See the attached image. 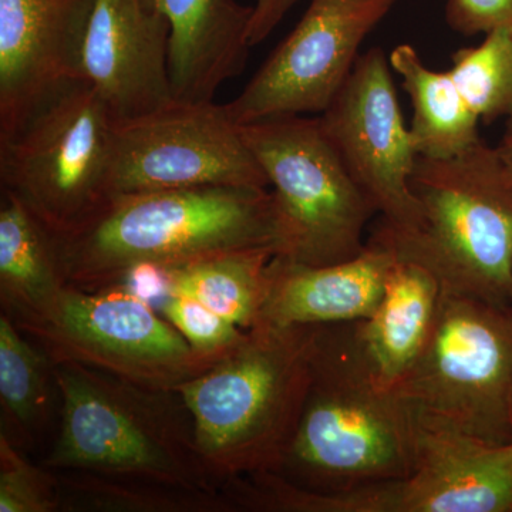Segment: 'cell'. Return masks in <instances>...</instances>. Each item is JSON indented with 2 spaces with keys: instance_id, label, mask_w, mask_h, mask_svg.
Returning a JSON list of instances; mask_svg holds the SVG:
<instances>
[{
  "instance_id": "cell-1",
  "label": "cell",
  "mask_w": 512,
  "mask_h": 512,
  "mask_svg": "<svg viewBox=\"0 0 512 512\" xmlns=\"http://www.w3.org/2000/svg\"><path fill=\"white\" fill-rule=\"evenodd\" d=\"M57 241L66 285L97 291L225 252L278 255L279 225L268 188H178L111 195L92 220Z\"/></svg>"
},
{
  "instance_id": "cell-2",
  "label": "cell",
  "mask_w": 512,
  "mask_h": 512,
  "mask_svg": "<svg viewBox=\"0 0 512 512\" xmlns=\"http://www.w3.org/2000/svg\"><path fill=\"white\" fill-rule=\"evenodd\" d=\"M414 430V407L377 382L356 322L320 325L298 426L275 473L318 493L404 480Z\"/></svg>"
},
{
  "instance_id": "cell-3",
  "label": "cell",
  "mask_w": 512,
  "mask_h": 512,
  "mask_svg": "<svg viewBox=\"0 0 512 512\" xmlns=\"http://www.w3.org/2000/svg\"><path fill=\"white\" fill-rule=\"evenodd\" d=\"M318 329L258 323L210 369L175 387L202 461L221 487L281 466L305 402Z\"/></svg>"
},
{
  "instance_id": "cell-4",
  "label": "cell",
  "mask_w": 512,
  "mask_h": 512,
  "mask_svg": "<svg viewBox=\"0 0 512 512\" xmlns=\"http://www.w3.org/2000/svg\"><path fill=\"white\" fill-rule=\"evenodd\" d=\"M53 373L60 424L43 466L222 491L202 461L180 394L148 389L77 363H55Z\"/></svg>"
},
{
  "instance_id": "cell-5",
  "label": "cell",
  "mask_w": 512,
  "mask_h": 512,
  "mask_svg": "<svg viewBox=\"0 0 512 512\" xmlns=\"http://www.w3.org/2000/svg\"><path fill=\"white\" fill-rule=\"evenodd\" d=\"M410 190L419 227L369 241L436 276L444 292L512 303V173L500 150L478 141L451 158L417 156Z\"/></svg>"
},
{
  "instance_id": "cell-6",
  "label": "cell",
  "mask_w": 512,
  "mask_h": 512,
  "mask_svg": "<svg viewBox=\"0 0 512 512\" xmlns=\"http://www.w3.org/2000/svg\"><path fill=\"white\" fill-rule=\"evenodd\" d=\"M117 124L99 92L74 77L0 137V184L47 227L70 234L111 195Z\"/></svg>"
},
{
  "instance_id": "cell-7",
  "label": "cell",
  "mask_w": 512,
  "mask_h": 512,
  "mask_svg": "<svg viewBox=\"0 0 512 512\" xmlns=\"http://www.w3.org/2000/svg\"><path fill=\"white\" fill-rule=\"evenodd\" d=\"M268 178L279 225L278 255L296 264L348 261L366 248L377 214L350 177L319 117H278L241 126Z\"/></svg>"
},
{
  "instance_id": "cell-8",
  "label": "cell",
  "mask_w": 512,
  "mask_h": 512,
  "mask_svg": "<svg viewBox=\"0 0 512 512\" xmlns=\"http://www.w3.org/2000/svg\"><path fill=\"white\" fill-rule=\"evenodd\" d=\"M396 390L476 439L512 443V303L443 291L426 349Z\"/></svg>"
},
{
  "instance_id": "cell-9",
  "label": "cell",
  "mask_w": 512,
  "mask_h": 512,
  "mask_svg": "<svg viewBox=\"0 0 512 512\" xmlns=\"http://www.w3.org/2000/svg\"><path fill=\"white\" fill-rule=\"evenodd\" d=\"M15 323L53 363H77L148 389L175 390L222 357L195 352L150 301L124 285H66L45 311Z\"/></svg>"
},
{
  "instance_id": "cell-10",
  "label": "cell",
  "mask_w": 512,
  "mask_h": 512,
  "mask_svg": "<svg viewBox=\"0 0 512 512\" xmlns=\"http://www.w3.org/2000/svg\"><path fill=\"white\" fill-rule=\"evenodd\" d=\"M195 187H269L225 104L174 100L117 124L113 195Z\"/></svg>"
},
{
  "instance_id": "cell-11",
  "label": "cell",
  "mask_w": 512,
  "mask_h": 512,
  "mask_svg": "<svg viewBox=\"0 0 512 512\" xmlns=\"http://www.w3.org/2000/svg\"><path fill=\"white\" fill-rule=\"evenodd\" d=\"M399 0H312L295 29L225 104L239 126L328 110L363 40Z\"/></svg>"
},
{
  "instance_id": "cell-12",
  "label": "cell",
  "mask_w": 512,
  "mask_h": 512,
  "mask_svg": "<svg viewBox=\"0 0 512 512\" xmlns=\"http://www.w3.org/2000/svg\"><path fill=\"white\" fill-rule=\"evenodd\" d=\"M390 69L382 49L367 50L319 120L350 177L382 215L380 227L403 234L420 224L410 190L417 153Z\"/></svg>"
},
{
  "instance_id": "cell-13",
  "label": "cell",
  "mask_w": 512,
  "mask_h": 512,
  "mask_svg": "<svg viewBox=\"0 0 512 512\" xmlns=\"http://www.w3.org/2000/svg\"><path fill=\"white\" fill-rule=\"evenodd\" d=\"M170 25L148 0H96L77 77L92 84L119 123L174 101Z\"/></svg>"
},
{
  "instance_id": "cell-14",
  "label": "cell",
  "mask_w": 512,
  "mask_h": 512,
  "mask_svg": "<svg viewBox=\"0 0 512 512\" xmlns=\"http://www.w3.org/2000/svg\"><path fill=\"white\" fill-rule=\"evenodd\" d=\"M96 0H0V137L77 77Z\"/></svg>"
},
{
  "instance_id": "cell-15",
  "label": "cell",
  "mask_w": 512,
  "mask_h": 512,
  "mask_svg": "<svg viewBox=\"0 0 512 512\" xmlns=\"http://www.w3.org/2000/svg\"><path fill=\"white\" fill-rule=\"evenodd\" d=\"M414 412V463L400 484L402 512H512V443H487Z\"/></svg>"
},
{
  "instance_id": "cell-16",
  "label": "cell",
  "mask_w": 512,
  "mask_h": 512,
  "mask_svg": "<svg viewBox=\"0 0 512 512\" xmlns=\"http://www.w3.org/2000/svg\"><path fill=\"white\" fill-rule=\"evenodd\" d=\"M396 256L367 241L348 261L303 265L274 256L269 291L259 323L282 326L333 325L372 316L382 299Z\"/></svg>"
},
{
  "instance_id": "cell-17",
  "label": "cell",
  "mask_w": 512,
  "mask_h": 512,
  "mask_svg": "<svg viewBox=\"0 0 512 512\" xmlns=\"http://www.w3.org/2000/svg\"><path fill=\"white\" fill-rule=\"evenodd\" d=\"M170 25L175 100L211 101L247 64L254 6L235 0H148Z\"/></svg>"
},
{
  "instance_id": "cell-18",
  "label": "cell",
  "mask_w": 512,
  "mask_h": 512,
  "mask_svg": "<svg viewBox=\"0 0 512 512\" xmlns=\"http://www.w3.org/2000/svg\"><path fill=\"white\" fill-rule=\"evenodd\" d=\"M441 293L429 269L396 258L376 311L356 322L363 355L377 382L387 389H396L423 355Z\"/></svg>"
},
{
  "instance_id": "cell-19",
  "label": "cell",
  "mask_w": 512,
  "mask_h": 512,
  "mask_svg": "<svg viewBox=\"0 0 512 512\" xmlns=\"http://www.w3.org/2000/svg\"><path fill=\"white\" fill-rule=\"evenodd\" d=\"M66 286L57 234L12 192L0 198V302L19 322L49 308Z\"/></svg>"
},
{
  "instance_id": "cell-20",
  "label": "cell",
  "mask_w": 512,
  "mask_h": 512,
  "mask_svg": "<svg viewBox=\"0 0 512 512\" xmlns=\"http://www.w3.org/2000/svg\"><path fill=\"white\" fill-rule=\"evenodd\" d=\"M272 249H242L198 259L164 271L144 272L143 282L165 295L197 299L222 318L248 330L258 325L269 291Z\"/></svg>"
},
{
  "instance_id": "cell-21",
  "label": "cell",
  "mask_w": 512,
  "mask_h": 512,
  "mask_svg": "<svg viewBox=\"0 0 512 512\" xmlns=\"http://www.w3.org/2000/svg\"><path fill=\"white\" fill-rule=\"evenodd\" d=\"M389 62L402 77L403 89L412 100L409 130L417 156L456 157L481 140L480 119L450 73L431 70L407 43L394 47Z\"/></svg>"
},
{
  "instance_id": "cell-22",
  "label": "cell",
  "mask_w": 512,
  "mask_h": 512,
  "mask_svg": "<svg viewBox=\"0 0 512 512\" xmlns=\"http://www.w3.org/2000/svg\"><path fill=\"white\" fill-rule=\"evenodd\" d=\"M52 362L18 328L8 313L0 315V404L2 429L16 446L35 443L52 414L57 384Z\"/></svg>"
},
{
  "instance_id": "cell-23",
  "label": "cell",
  "mask_w": 512,
  "mask_h": 512,
  "mask_svg": "<svg viewBox=\"0 0 512 512\" xmlns=\"http://www.w3.org/2000/svg\"><path fill=\"white\" fill-rule=\"evenodd\" d=\"M60 512H235L222 491L55 471Z\"/></svg>"
},
{
  "instance_id": "cell-24",
  "label": "cell",
  "mask_w": 512,
  "mask_h": 512,
  "mask_svg": "<svg viewBox=\"0 0 512 512\" xmlns=\"http://www.w3.org/2000/svg\"><path fill=\"white\" fill-rule=\"evenodd\" d=\"M400 483L402 480L340 493H318L264 471L231 478L222 485V493L235 512H400Z\"/></svg>"
},
{
  "instance_id": "cell-25",
  "label": "cell",
  "mask_w": 512,
  "mask_h": 512,
  "mask_svg": "<svg viewBox=\"0 0 512 512\" xmlns=\"http://www.w3.org/2000/svg\"><path fill=\"white\" fill-rule=\"evenodd\" d=\"M468 106L484 123L512 117V35L495 30L484 42L453 55L448 70Z\"/></svg>"
},
{
  "instance_id": "cell-26",
  "label": "cell",
  "mask_w": 512,
  "mask_h": 512,
  "mask_svg": "<svg viewBox=\"0 0 512 512\" xmlns=\"http://www.w3.org/2000/svg\"><path fill=\"white\" fill-rule=\"evenodd\" d=\"M55 471L33 464L0 433V512H60Z\"/></svg>"
},
{
  "instance_id": "cell-27",
  "label": "cell",
  "mask_w": 512,
  "mask_h": 512,
  "mask_svg": "<svg viewBox=\"0 0 512 512\" xmlns=\"http://www.w3.org/2000/svg\"><path fill=\"white\" fill-rule=\"evenodd\" d=\"M157 311L195 352L205 356H224L245 332L190 296L165 295L158 301Z\"/></svg>"
},
{
  "instance_id": "cell-28",
  "label": "cell",
  "mask_w": 512,
  "mask_h": 512,
  "mask_svg": "<svg viewBox=\"0 0 512 512\" xmlns=\"http://www.w3.org/2000/svg\"><path fill=\"white\" fill-rule=\"evenodd\" d=\"M451 29L463 35L507 30L512 35V0H447Z\"/></svg>"
},
{
  "instance_id": "cell-29",
  "label": "cell",
  "mask_w": 512,
  "mask_h": 512,
  "mask_svg": "<svg viewBox=\"0 0 512 512\" xmlns=\"http://www.w3.org/2000/svg\"><path fill=\"white\" fill-rule=\"evenodd\" d=\"M298 2L299 0H256L249 28V45L252 47L264 42Z\"/></svg>"
},
{
  "instance_id": "cell-30",
  "label": "cell",
  "mask_w": 512,
  "mask_h": 512,
  "mask_svg": "<svg viewBox=\"0 0 512 512\" xmlns=\"http://www.w3.org/2000/svg\"><path fill=\"white\" fill-rule=\"evenodd\" d=\"M498 150H500L501 156H503L505 163H507L512 173V131H505L503 141L498 146Z\"/></svg>"
},
{
  "instance_id": "cell-31",
  "label": "cell",
  "mask_w": 512,
  "mask_h": 512,
  "mask_svg": "<svg viewBox=\"0 0 512 512\" xmlns=\"http://www.w3.org/2000/svg\"><path fill=\"white\" fill-rule=\"evenodd\" d=\"M505 131H512V117L507 120V130Z\"/></svg>"
}]
</instances>
